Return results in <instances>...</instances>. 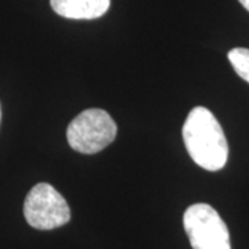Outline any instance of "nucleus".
Returning a JSON list of instances; mask_svg holds the SVG:
<instances>
[{
  "label": "nucleus",
  "instance_id": "obj_2",
  "mask_svg": "<svg viewBox=\"0 0 249 249\" xmlns=\"http://www.w3.org/2000/svg\"><path fill=\"white\" fill-rule=\"evenodd\" d=\"M115 121L107 111L90 108L80 112L67 129V140L80 154H97L115 140Z\"/></svg>",
  "mask_w": 249,
  "mask_h": 249
},
{
  "label": "nucleus",
  "instance_id": "obj_1",
  "mask_svg": "<svg viewBox=\"0 0 249 249\" xmlns=\"http://www.w3.org/2000/svg\"><path fill=\"white\" fill-rule=\"evenodd\" d=\"M187 152L198 166L209 172L224 168L229 160V144L216 116L205 107L190 111L183 126Z\"/></svg>",
  "mask_w": 249,
  "mask_h": 249
},
{
  "label": "nucleus",
  "instance_id": "obj_3",
  "mask_svg": "<svg viewBox=\"0 0 249 249\" xmlns=\"http://www.w3.org/2000/svg\"><path fill=\"white\" fill-rule=\"evenodd\" d=\"M183 224L193 249H231L229 229L211 205L188 206Z\"/></svg>",
  "mask_w": 249,
  "mask_h": 249
},
{
  "label": "nucleus",
  "instance_id": "obj_6",
  "mask_svg": "<svg viewBox=\"0 0 249 249\" xmlns=\"http://www.w3.org/2000/svg\"><path fill=\"white\" fill-rule=\"evenodd\" d=\"M229 60L237 75L249 83V49L235 47L229 52Z\"/></svg>",
  "mask_w": 249,
  "mask_h": 249
},
{
  "label": "nucleus",
  "instance_id": "obj_5",
  "mask_svg": "<svg viewBox=\"0 0 249 249\" xmlns=\"http://www.w3.org/2000/svg\"><path fill=\"white\" fill-rule=\"evenodd\" d=\"M52 9L70 19H94L103 17L111 6V0H50Z\"/></svg>",
  "mask_w": 249,
  "mask_h": 249
},
{
  "label": "nucleus",
  "instance_id": "obj_8",
  "mask_svg": "<svg viewBox=\"0 0 249 249\" xmlns=\"http://www.w3.org/2000/svg\"><path fill=\"white\" fill-rule=\"evenodd\" d=\"M0 121H1V108H0Z\"/></svg>",
  "mask_w": 249,
  "mask_h": 249
},
{
  "label": "nucleus",
  "instance_id": "obj_7",
  "mask_svg": "<svg viewBox=\"0 0 249 249\" xmlns=\"http://www.w3.org/2000/svg\"><path fill=\"white\" fill-rule=\"evenodd\" d=\"M238 1H240L241 4H242V6L249 11V0H238Z\"/></svg>",
  "mask_w": 249,
  "mask_h": 249
},
{
  "label": "nucleus",
  "instance_id": "obj_4",
  "mask_svg": "<svg viewBox=\"0 0 249 249\" xmlns=\"http://www.w3.org/2000/svg\"><path fill=\"white\" fill-rule=\"evenodd\" d=\"M27 223L36 230H54L70 222L71 209L65 198L49 183H37L24 202Z\"/></svg>",
  "mask_w": 249,
  "mask_h": 249
}]
</instances>
